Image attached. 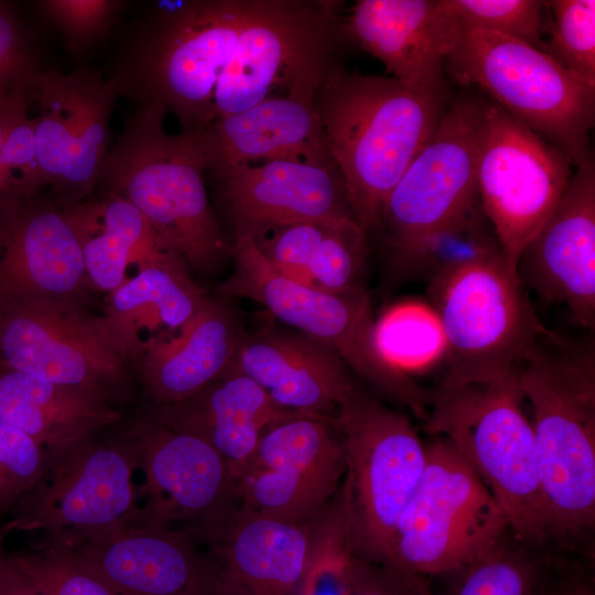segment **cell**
Listing matches in <instances>:
<instances>
[{
    "mask_svg": "<svg viewBox=\"0 0 595 595\" xmlns=\"http://www.w3.org/2000/svg\"><path fill=\"white\" fill-rule=\"evenodd\" d=\"M90 288L64 207L39 194L0 204V300L83 303Z\"/></svg>",
    "mask_w": 595,
    "mask_h": 595,
    "instance_id": "cell-20",
    "label": "cell"
},
{
    "mask_svg": "<svg viewBox=\"0 0 595 595\" xmlns=\"http://www.w3.org/2000/svg\"><path fill=\"white\" fill-rule=\"evenodd\" d=\"M502 251L480 202L465 215L423 238L407 256L398 271H437L486 255Z\"/></svg>",
    "mask_w": 595,
    "mask_h": 595,
    "instance_id": "cell-35",
    "label": "cell"
},
{
    "mask_svg": "<svg viewBox=\"0 0 595 595\" xmlns=\"http://www.w3.org/2000/svg\"><path fill=\"white\" fill-rule=\"evenodd\" d=\"M218 180L236 231L306 220L355 219L335 163L266 161L238 165Z\"/></svg>",
    "mask_w": 595,
    "mask_h": 595,
    "instance_id": "cell-23",
    "label": "cell"
},
{
    "mask_svg": "<svg viewBox=\"0 0 595 595\" xmlns=\"http://www.w3.org/2000/svg\"><path fill=\"white\" fill-rule=\"evenodd\" d=\"M28 83L13 93L2 148L3 164L14 178L11 197L21 198L43 188L36 160L35 120L28 112Z\"/></svg>",
    "mask_w": 595,
    "mask_h": 595,
    "instance_id": "cell-39",
    "label": "cell"
},
{
    "mask_svg": "<svg viewBox=\"0 0 595 595\" xmlns=\"http://www.w3.org/2000/svg\"><path fill=\"white\" fill-rule=\"evenodd\" d=\"M321 84L299 85L193 131L204 152L206 171L218 178L238 165L266 161L335 163L316 106Z\"/></svg>",
    "mask_w": 595,
    "mask_h": 595,
    "instance_id": "cell-22",
    "label": "cell"
},
{
    "mask_svg": "<svg viewBox=\"0 0 595 595\" xmlns=\"http://www.w3.org/2000/svg\"><path fill=\"white\" fill-rule=\"evenodd\" d=\"M343 31L390 77L441 88L454 23L441 0H358Z\"/></svg>",
    "mask_w": 595,
    "mask_h": 595,
    "instance_id": "cell-26",
    "label": "cell"
},
{
    "mask_svg": "<svg viewBox=\"0 0 595 595\" xmlns=\"http://www.w3.org/2000/svg\"><path fill=\"white\" fill-rule=\"evenodd\" d=\"M0 595H46L8 555L0 556Z\"/></svg>",
    "mask_w": 595,
    "mask_h": 595,
    "instance_id": "cell-44",
    "label": "cell"
},
{
    "mask_svg": "<svg viewBox=\"0 0 595 595\" xmlns=\"http://www.w3.org/2000/svg\"><path fill=\"white\" fill-rule=\"evenodd\" d=\"M244 332L230 309L206 298L176 333L140 355L142 383L153 405L185 400L226 371Z\"/></svg>",
    "mask_w": 595,
    "mask_h": 595,
    "instance_id": "cell-28",
    "label": "cell"
},
{
    "mask_svg": "<svg viewBox=\"0 0 595 595\" xmlns=\"http://www.w3.org/2000/svg\"><path fill=\"white\" fill-rule=\"evenodd\" d=\"M548 40L542 51L563 68L595 86V1H544Z\"/></svg>",
    "mask_w": 595,
    "mask_h": 595,
    "instance_id": "cell-36",
    "label": "cell"
},
{
    "mask_svg": "<svg viewBox=\"0 0 595 595\" xmlns=\"http://www.w3.org/2000/svg\"><path fill=\"white\" fill-rule=\"evenodd\" d=\"M165 111L141 105L110 145L98 185L131 203L190 269L208 272L228 249L210 207L195 132L169 133Z\"/></svg>",
    "mask_w": 595,
    "mask_h": 595,
    "instance_id": "cell-3",
    "label": "cell"
},
{
    "mask_svg": "<svg viewBox=\"0 0 595 595\" xmlns=\"http://www.w3.org/2000/svg\"><path fill=\"white\" fill-rule=\"evenodd\" d=\"M2 536H3V533H2V530L0 529V540H1ZM1 555H2V554H1V552H0V556H1Z\"/></svg>",
    "mask_w": 595,
    "mask_h": 595,
    "instance_id": "cell-47",
    "label": "cell"
},
{
    "mask_svg": "<svg viewBox=\"0 0 595 595\" xmlns=\"http://www.w3.org/2000/svg\"><path fill=\"white\" fill-rule=\"evenodd\" d=\"M445 66L464 84L486 91L497 106L576 166L586 159L595 123V86L542 50L520 40L454 25Z\"/></svg>",
    "mask_w": 595,
    "mask_h": 595,
    "instance_id": "cell-6",
    "label": "cell"
},
{
    "mask_svg": "<svg viewBox=\"0 0 595 595\" xmlns=\"http://www.w3.org/2000/svg\"><path fill=\"white\" fill-rule=\"evenodd\" d=\"M126 437L143 476L127 524L186 529L206 543L219 534L239 509L236 482L223 457L204 441L149 415L137 420Z\"/></svg>",
    "mask_w": 595,
    "mask_h": 595,
    "instance_id": "cell-14",
    "label": "cell"
},
{
    "mask_svg": "<svg viewBox=\"0 0 595 595\" xmlns=\"http://www.w3.org/2000/svg\"><path fill=\"white\" fill-rule=\"evenodd\" d=\"M117 0H44L42 13L64 34L74 54L82 52L107 31L123 7Z\"/></svg>",
    "mask_w": 595,
    "mask_h": 595,
    "instance_id": "cell-41",
    "label": "cell"
},
{
    "mask_svg": "<svg viewBox=\"0 0 595 595\" xmlns=\"http://www.w3.org/2000/svg\"><path fill=\"white\" fill-rule=\"evenodd\" d=\"M518 375L446 377L430 394L426 431L447 441L502 508L511 536L527 545L552 538L534 434Z\"/></svg>",
    "mask_w": 595,
    "mask_h": 595,
    "instance_id": "cell-4",
    "label": "cell"
},
{
    "mask_svg": "<svg viewBox=\"0 0 595 595\" xmlns=\"http://www.w3.org/2000/svg\"><path fill=\"white\" fill-rule=\"evenodd\" d=\"M197 541L186 529L123 524L54 544L68 549L116 595H215L212 560Z\"/></svg>",
    "mask_w": 595,
    "mask_h": 595,
    "instance_id": "cell-21",
    "label": "cell"
},
{
    "mask_svg": "<svg viewBox=\"0 0 595 595\" xmlns=\"http://www.w3.org/2000/svg\"><path fill=\"white\" fill-rule=\"evenodd\" d=\"M0 419L53 453L116 423L120 413L99 394L0 365Z\"/></svg>",
    "mask_w": 595,
    "mask_h": 595,
    "instance_id": "cell-31",
    "label": "cell"
},
{
    "mask_svg": "<svg viewBox=\"0 0 595 595\" xmlns=\"http://www.w3.org/2000/svg\"><path fill=\"white\" fill-rule=\"evenodd\" d=\"M137 458L125 436L96 434L47 453L40 480L14 506L2 533L41 530L68 544L127 524L138 507Z\"/></svg>",
    "mask_w": 595,
    "mask_h": 595,
    "instance_id": "cell-12",
    "label": "cell"
},
{
    "mask_svg": "<svg viewBox=\"0 0 595 595\" xmlns=\"http://www.w3.org/2000/svg\"><path fill=\"white\" fill-rule=\"evenodd\" d=\"M443 87L413 86L337 66L324 77L316 106L326 147L366 235L381 228L390 193L443 115Z\"/></svg>",
    "mask_w": 595,
    "mask_h": 595,
    "instance_id": "cell-1",
    "label": "cell"
},
{
    "mask_svg": "<svg viewBox=\"0 0 595 595\" xmlns=\"http://www.w3.org/2000/svg\"><path fill=\"white\" fill-rule=\"evenodd\" d=\"M239 508L208 545L215 595H298L314 530Z\"/></svg>",
    "mask_w": 595,
    "mask_h": 595,
    "instance_id": "cell-25",
    "label": "cell"
},
{
    "mask_svg": "<svg viewBox=\"0 0 595 595\" xmlns=\"http://www.w3.org/2000/svg\"><path fill=\"white\" fill-rule=\"evenodd\" d=\"M455 26L510 36L538 48L543 44L544 1L441 0Z\"/></svg>",
    "mask_w": 595,
    "mask_h": 595,
    "instance_id": "cell-37",
    "label": "cell"
},
{
    "mask_svg": "<svg viewBox=\"0 0 595 595\" xmlns=\"http://www.w3.org/2000/svg\"><path fill=\"white\" fill-rule=\"evenodd\" d=\"M14 90L7 97L0 99V204L11 196L14 185V178L7 171L2 159V148Z\"/></svg>",
    "mask_w": 595,
    "mask_h": 595,
    "instance_id": "cell-45",
    "label": "cell"
},
{
    "mask_svg": "<svg viewBox=\"0 0 595 595\" xmlns=\"http://www.w3.org/2000/svg\"><path fill=\"white\" fill-rule=\"evenodd\" d=\"M345 472L333 418L296 412L269 425L236 478L239 508L303 523L316 518Z\"/></svg>",
    "mask_w": 595,
    "mask_h": 595,
    "instance_id": "cell-18",
    "label": "cell"
},
{
    "mask_svg": "<svg viewBox=\"0 0 595 595\" xmlns=\"http://www.w3.org/2000/svg\"><path fill=\"white\" fill-rule=\"evenodd\" d=\"M552 595H594L592 586L581 580H571L561 584Z\"/></svg>",
    "mask_w": 595,
    "mask_h": 595,
    "instance_id": "cell-46",
    "label": "cell"
},
{
    "mask_svg": "<svg viewBox=\"0 0 595 595\" xmlns=\"http://www.w3.org/2000/svg\"><path fill=\"white\" fill-rule=\"evenodd\" d=\"M548 595H552L551 593H549Z\"/></svg>",
    "mask_w": 595,
    "mask_h": 595,
    "instance_id": "cell-48",
    "label": "cell"
},
{
    "mask_svg": "<svg viewBox=\"0 0 595 595\" xmlns=\"http://www.w3.org/2000/svg\"><path fill=\"white\" fill-rule=\"evenodd\" d=\"M188 270L183 261L144 266L109 293L101 317L127 358L176 333L203 304Z\"/></svg>",
    "mask_w": 595,
    "mask_h": 595,
    "instance_id": "cell-30",
    "label": "cell"
},
{
    "mask_svg": "<svg viewBox=\"0 0 595 595\" xmlns=\"http://www.w3.org/2000/svg\"><path fill=\"white\" fill-rule=\"evenodd\" d=\"M47 451L0 419V510H9L40 480Z\"/></svg>",
    "mask_w": 595,
    "mask_h": 595,
    "instance_id": "cell-40",
    "label": "cell"
},
{
    "mask_svg": "<svg viewBox=\"0 0 595 595\" xmlns=\"http://www.w3.org/2000/svg\"><path fill=\"white\" fill-rule=\"evenodd\" d=\"M101 316L82 303L0 300V365L107 399L126 361Z\"/></svg>",
    "mask_w": 595,
    "mask_h": 595,
    "instance_id": "cell-17",
    "label": "cell"
},
{
    "mask_svg": "<svg viewBox=\"0 0 595 595\" xmlns=\"http://www.w3.org/2000/svg\"><path fill=\"white\" fill-rule=\"evenodd\" d=\"M234 365L289 411L333 418L357 390L336 353L293 328L244 332Z\"/></svg>",
    "mask_w": 595,
    "mask_h": 595,
    "instance_id": "cell-24",
    "label": "cell"
},
{
    "mask_svg": "<svg viewBox=\"0 0 595 595\" xmlns=\"http://www.w3.org/2000/svg\"><path fill=\"white\" fill-rule=\"evenodd\" d=\"M345 472L336 500L353 555L380 563L422 476L424 445L410 421L357 388L333 415Z\"/></svg>",
    "mask_w": 595,
    "mask_h": 595,
    "instance_id": "cell-8",
    "label": "cell"
},
{
    "mask_svg": "<svg viewBox=\"0 0 595 595\" xmlns=\"http://www.w3.org/2000/svg\"><path fill=\"white\" fill-rule=\"evenodd\" d=\"M569 156L493 101L482 100L477 190L509 264L545 223L572 174Z\"/></svg>",
    "mask_w": 595,
    "mask_h": 595,
    "instance_id": "cell-13",
    "label": "cell"
},
{
    "mask_svg": "<svg viewBox=\"0 0 595 595\" xmlns=\"http://www.w3.org/2000/svg\"><path fill=\"white\" fill-rule=\"evenodd\" d=\"M347 595H431L423 576L351 555Z\"/></svg>",
    "mask_w": 595,
    "mask_h": 595,
    "instance_id": "cell-42",
    "label": "cell"
},
{
    "mask_svg": "<svg viewBox=\"0 0 595 595\" xmlns=\"http://www.w3.org/2000/svg\"><path fill=\"white\" fill-rule=\"evenodd\" d=\"M375 342L383 360L409 376L432 367L446 354L441 323L430 306L404 301L375 321Z\"/></svg>",
    "mask_w": 595,
    "mask_h": 595,
    "instance_id": "cell-33",
    "label": "cell"
},
{
    "mask_svg": "<svg viewBox=\"0 0 595 595\" xmlns=\"http://www.w3.org/2000/svg\"><path fill=\"white\" fill-rule=\"evenodd\" d=\"M482 100L463 97L443 115L426 144L412 160L382 212L391 262L400 268L426 236L479 203L477 159Z\"/></svg>",
    "mask_w": 595,
    "mask_h": 595,
    "instance_id": "cell-16",
    "label": "cell"
},
{
    "mask_svg": "<svg viewBox=\"0 0 595 595\" xmlns=\"http://www.w3.org/2000/svg\"><path fill=\"white\" fill-rule=\"evenodd\" d=\"M508 531L506 515L485 484L447 441L435 437L380 563L423 577L452 573Z\"/></svg>",
    "mask_w": 595,
    "mask_h": 595,
    "instance_id": "cell-10",
    "label": "cell"
},
{
    "mask_svg": "<svg viewBox=\"0 0 595 595\" xmlns=\"http://www.w3.org/2000/svg\"><path fill=\"white\" fill-rule=\"evenodd\" d=\"M118 95L115 82L89 66L68 74L37 69L30 78L41 181L62 207L87 199L98 185Z\"/></svg>",
    "mask_w": 595,
    "mask_h": 595,
    "instance_id": "cell-15",
    "label": "cell"
},
{
    "mask_svg": "<svg viewBox=\"0 0 595 595\" xmlns=\"http://www.w3.org/2000/svg\"><path fill=\"white\" fill-rule=\"evenodd\" d=\"M247 234L269 266L284 278L328 293L363 286L367 235L355 219L306 220Z\"/></svg>",
    "mask_w": 595,
    "mask_h": 595,
    "instance_id": "cell-29",
    "label": "cell"
},
{
    "mask_svg": "<svg viewBox=\"0 0 595 595\" xmlns=\"http://www.w3.org/2000/svg\"><path fill=\"white\" fill-rule=\"evenodd\" d=\"M8 556L46 595H116L68 549L50 541Z\"/></svg>",
    "mask_w": 595,
    "mask_h": 595,
    "instance_id": "cell-38",
    "label": "cell"
},
{
    "mask_svg": "<svg viewBox=\"0 0 595 595\" xmlns=\"http://www.w3.org/2000/svg\"><path fill=\"white\" fill-rule=\"evenodd\" d=\"M64 208L78 238L90 288L112 292L127 279L126 271L132 262L139 269L183 261L121 196L104 192L99 198L88 197Z\"/></svg>",
    "mask_w": 595,
    "mask_h": 595,
    "instance_id": "cell-32",
    "label": "cell"
},
{
    "mask_svg": "<svg viewBox=\"0 0 595 595\" xmlns=\"http://www.w3.org/2000/svg\"><path fill=\"white\" fill-rule=\"evenodd\" d=\"M430 306L446 340V377L518 375L548 329L504 251L447 267L429 279Z\"/></svg>",
    "mask_w": 595,
    "mask_h": 595,
    "instance_id": "cell-7",
    "label": "cell"
},
{
    "mask_svg": "<svg viewBox=\"0 0 595 595\" xmlns=\"http://www.w3.org/2000/svg\"><path fill=\"white\" fill-rule=\"evenodd\" d=\"M231 253L235 267L218 285L219 293L260 303L279 321L325 344L349 370L425 421L430 394L380 356L370 299L363 286L328 293L284 278L244 231H236Z\"/></svg>",
    "mask_w": 595,
    "mask_h": 595,
    "instance_id": "cell-9",
    "label": "cell"
},
{
    "mask_svg": "<svg viewBox=\"0 0 595 595\" xmlns=\"http://www.w3.org/2000/svg\"><path fill=\"white\" fill-rule=\"evenodd\" d=\"M335 1L249 0L234 52L218 80L215 120L322 83L343 31ZM214 120V121H215Z\"/></svg>",
    "mask_w": 595,
    "mask_h": 595,
    "instance_id": "cell-11",
    "label": "cell"
},
{
    "mask_svg": "<svg viewBox=\"0 0 595 595\" xmlns=\"http://www.w3.org/2000/svg\"><path fill=\"white\" fill-rule=\"evenodd\" d=\"M249 0H193L158 12L116 75L119 94L173 115L182 132L215 120L214 97Z\"/></svg>",
    "mask_w": 595,
    "mask_h": 595,
    "instance_id": "cell-5",
    "label": "cell"
},
{
    "mask_svg": "<svg viewBox=\"0 0 595 595\" xmlns=\"http://www.w3.org/2000/svg\"><path fill=\"white\" fill-rule=\"evenodd\" d=\"M533 412L540 483L552 538L572 540L595 521V355L549 331L518 371Z\"/></svg>",
    "mask_w": 595,
    "mask_h": 595,
    "instance_id": "cell-2",
    "label": "cell"
},
{
    "mask_svg": "<svg viewBox=\"0 0 595 595\" xmlns=\"http://www.w3.org/2000/svg\"><path fill=\"white\" fill-rule=\"evenodd\" d=\"M296 411L279 408L234 364L194 396L153 405L149 416L210 445L236 478L253 455L262 432Z\"/></svg>",
    "mask_w": 595,
    "mask_h": 595,
    "instance_id": "cell-27",
    "label": "cell"
},
{
    "mask_svg": "<svg viewBox=\"0 0 595 595\" xmlns=\"http://www.w3.org/2000/svg\"><path fill=\"white\" fill-rule=\"evenodd\" d=\"M516 272L524 288L563 304L574 324L595 325V165L578 163L554 209L526 245Z\"/></svg>",
    "mask_w": 595,
    "mask_h": 595,
    "instance_id": "cell-19",
    "label": "cell"
},
{
    "mask_svg": "<svg viewBox=\"0 0 595 595\" xmlns=\"http://www.w3.org/2000/svg\"><path fill=\"white\" fill-rule=\"evenodd\" d=\"M37 69L17 19L0 2V99L26 84Z\"/></svg>",
    "mask_w": 595,
    "mask_h": 595,
    "instance_id": "cell-43",
    "label": "cell"
},
{
    "mask_svg": "<svg viewBox=\"0 0 595 595\" xmlns=\"http://www.w3.org/2000/svg\"><path fill=\"white\" fill-rule=\"evenodd\" d=\"M505 538L491 550L452 572L446 595H548L543 564L528 547Z\"/></svg>",
    "mask_w": 595,
    "mask_h": 595,
    "instance_id": "cell-34",
    "label": "cell"
}]
</instances>
